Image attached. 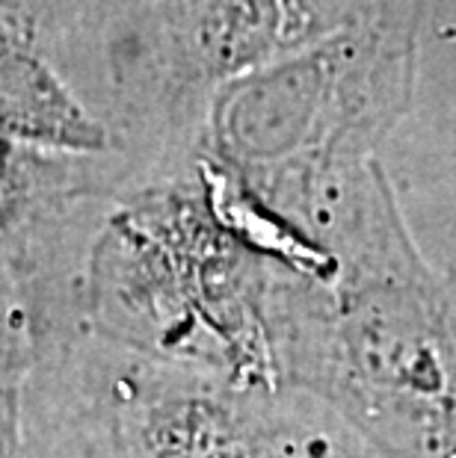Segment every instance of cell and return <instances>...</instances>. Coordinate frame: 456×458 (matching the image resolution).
Returning <instances> with one entry per match:
<instances>
[]
</instances>
